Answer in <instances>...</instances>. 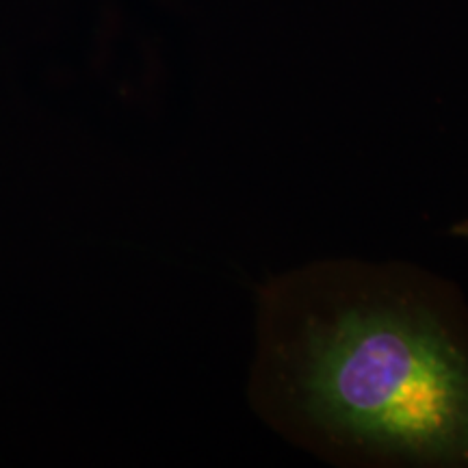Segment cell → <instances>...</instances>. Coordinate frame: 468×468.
I'll return each instance as SVG.
<instances>
[{
    "label": "cell",
    "instance_id": "obj_2",
    "mask_svg": "<svg viewBox=\"0 0 468 468\" xmlns=\"http://www.w3.org/2000/svg\"><path fill=\"white\" fill-rule=\"evenodd\" d=\"M452 234H453V237H460V239H468V219L460 221V224H455L452 228Z\"/></svg>",
    "mask_w": 468,
    "mask_h": 468
},
{
    "label": "cell",
    "instance_id": "obj_1",
    "mask_svg": "<svg viewBox=\"0 0 468 468\" xmlns=\"http://www.w3.org/2000/svg\"><path fill=\"white\" fill-rule=\"evenodd\" d=\"M254 406L349 464L468 468V306L410 265L325 261L261 292Z\"/></svg>",
    "mask_w": 468,
    "mask_h": 468
}]
</instances>
